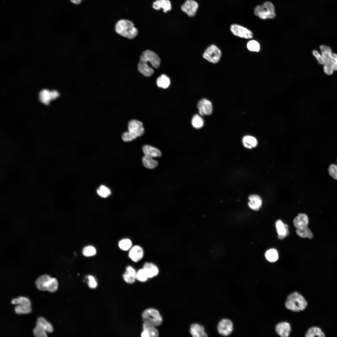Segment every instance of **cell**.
I'll return each mask as SVG.
<instances>
[{"label": "cell", "instance_id": "obj_1", "mask_svg": "<svg viewBox=\"0 0 337 337\" xmlns=\"http://www.w3.org/2000/svg\"><path fill=\"white\" fill-rule=\"evenodd\" d=\"M116 32L120 36L129 39H133L138 35V30L134 23L128 20L118 21L115 26Z\"/></svg>", "mask_w": 337, "mask_h": 337}, {"label": "cell", "instance_id": "obj_2", "mask_svg": "<svg viewBox=\"0 0 337 337\" xmlns=\"http://www.w3.org/2000/svg\"><path fill=\"white\" fill-rule=\"evenodd\" d=\"M307 305V302L304 297L297 292L290 294L287 297L285 306L288 309L295 312L304 310Z\"/></svg>", "mask_w": 337, "mask_h": 337}, {"label": "cell", "instance_id": "obj_3", "mask_svg": "<svg viewBox=\"0 0 337 337\" xmlns=\"http://www.w3.org/2000/svg\"><path fill=\"white\" fill-rule=\"evenodd\" d=\"M128 129V131L124 133L122 136L123 140L126 142L131 141L142 136L144 132L142 123L135 120H131L129 122Z\"/></svg>", "mask_w": 337, "mask_h": 337}, {"label": "cell", "instance_id": "obj_4", "mask_svg": "<svg viewBox=\"0 0 337 337\" xmlns=\"http://www.w3.org/2000/svg\"><path fill=\"white\" fill-rule=\"evenodd\" d=\"M254 13L262 19H272L276 15L273 5L268 1L264 2L262 5L256 6L254 9Z\"/></svg>", "mask_w": 337, "mask_h": 337}, {"label": "cell", "instance_id": "obj_5", "mask_svg": "<svg viewBox=\"0 0 337 337\" xmlns=\"http://www.w3.org/2000/svg\"><path fill=\"white\" fill-rule=\"evenodd\" d=\"M142 317L143 322H146L156 327L161 325L163 319L159 311L154 308H149L142 312Z\"/></svg>", "mask_w": 337, "mask_h": 337}, {"label": "cell", "instance_id": "obj_6", "mask_svg": "<svg viewBox=\"0 0 337 337\" xmlns=\"http://www.w3.org/2000/svg\"><path fill=\"white\" fill-rule=\"evenodd\" d=\"M221 55L220 49L216 45H211L205 50L203 56L209 62L215 64L219 61Z\"/></svg>", "mask_w": 337, "mask_h": 337}, {"label": "cell", "instance_id": "obj_7", "mask_svg": "<svg viewBox=\"0 0 337 337\" xmlns=\"http://www.w3.org/2000/svg\"><path fill=\"white\" fill-rule=\"evenodd\" d=\"M230 30L234 35L247 39L252 38V32L247 28L237 24H233L230 27Z\"/></svg>", "mask_w": 337, "mask_h": 337}, {"label": "cell", "instance_id": "obj_8", "mask_svg": "<svg viewBox=\"0 0 337 337\" xmlns=\"http://www.w3.org/2000/svg\"><path fill=\"white\" fill-rule=\"evenodd\" d=\"M217 330L220 335L224 336H228L230 335L233 331V323L229 319H222L218 323Z\"/></svg>", "mask_w": 337, "mask_h": 337}, {"label": "cell", "instance_id": "obj_9", "mask_svg": "<svg viewBox=\"0 0 337 337\" xmlns=\"http://www.w3.org/2000/svg\"><path fill=\"white\" fill-rule=\"evenodd\" d=\"M140 58L149 61L152 66L155 68H158L160 66V58L154 52L151 50H147L144 51L141 53Z\"/></svg>", "mask_w": 337, "mask_h": 337}, {"label": "cell", "instance_id": "obj_10", "mask_svg": "<svg viewBox=\"0 0 337 337\" xmlns=\"http://www.w3.org/2000/svg\"><path fill=\"white\" fill-rule=\"evenodd\" d=\"M198 3L193 0H187L181 7V10L189 17L195 16L198 8Z\"/></svg>", "mask_w": 337, "mask_h": 337}, {"label": "cell", "instance_id": "obj_11", "mask_svg": "<svg viewBox=\"0 0 337 337\" xmlns=\"http://www.w3.org/2000/svg\"><path fill=\"white\" fill-rule=\"evenodd\" d=\"M156 326L147 322H144L143 324V331L141 334L142 337H157L159 332Z\"/></svg>", "mask_w": 337, "mask_h": 337}, {"label": "cell", "instance_id": "obj_12", "mask_svg": "<svg viewBox=\"0 0 337 337\" xmlns=\"http://www.w3.org/2000/svg\"><path fill=\"white\" fill-rule=\"evenodd\" d=\"M199 114L201 115H209L212 112V105L209 100L203 99L199 100L197 104Z\"/></svg>", "mask_w": 337, "mask_h": 337}, {"label": "cell", "instance_id": "obj_13", "mask_svg": "<svg viewBox=\"0 0 337 337\" xmlns=\"http://www.w3.org/2000/svg\"><path fill=\"white\" fill-rule=\"evenodd\" d=\"M144 255V251L142 248L137 245L131 247L129 253V257L134 262H138L141 260Z\"/></svg>", "mask_w": 337, "mask_h": 337}, {"label": "cell", "instance_id": "obj_14", "mask_svg": "<svg viewBox=\"0 0 337 337\" xmlns=\"http://www.w3.org/2000/svg\"><path fill=\"white\" fill-rule=\"evenodd\" d=\"M275 330L277 334L280 336L288 337L291 331L290 325L286 322L279 323L276 326Z\"/></svg>", "mask_w": 337, "mask_h": 337}, {"label": "cell", "instance_id": "obj_15", "mask_svg": "<svg viewBox=\"0 0 337 337\" xmlns=\"http://www.w3.org/2000/svg\"><path fill=\"white\" fill-rule=\"evenodd\" d=\"M309 219L307 215L304 213H300L293 219V224L296 229H300L308 227Z\"/></svg>", "mask_w": 337, "mask_h": 337}, {"label": "cell", "instance_id": "obj_16", "mask_svg": "<svg viewBox=\"0 0 337 337\" xmlns=\"http://www.w3.org/2000/svg\"><path fill=\"white\" fill-rule=\"evenodd\" d=\"M275 225L279 238L281 240L284 239L289 233L288 225L279 219L276 221Z\"/></svg>", "mask_w": 337, "mask_h": 337}, {"label": "cell", "instance_id": "obj_17", "mask_svg": "<svg viewBox=\"0 0 337 337\" xmlns=\"http://www.w3.org/2000/svg\"><path fill=\"white\" fill-rule=\"evenodd\" d=\"M249 202L248 205L252 209L257 211L261 208L262 204L261 198L257 194H251L248 197Z\"/></svg>", "mask_w": 337, "mask_h": 337}, {"label": "cell", "instance_id": "obj_18", "mask_svg": "<svg viewBox=\"0 0 337 337\" xmlns=\"http://www.w3.org/2000/svg\"><path fill=\"white\" fill-rule=\"evenodd\" d=\"M190 333L193 337H205L208 336L204 327L198 323H194L191 325Z\"/></svg>", "mask_w": 337, "mask_h": 337}, {"label": "cell", "instance_id": "obj_19", "mask_svg": "<svg viewBox=\"0 0 337 337\" xmlns=\"http://www.w3.org/2000/svg\"><path fill=\"white\" fill-rule=\"evenodd\" d=\"M138 69L140 73L146 77L150 76L154 72L147 61L140 59L138 64Z\"/></svg>", "mask_w": 337, "mask_h": 337}, {"label": "cell", "instance_id": "obj_20", "mask_svg": "<svg viewBox=\"0 0 337 337\" xmlns=\"http://www.w3.org/2000/svg\"><path fill=\"white\" fill-rule=\"evenodd\" d=\"M144 155L153 158L159 157L162 155L161 151L158 149L149 145H145L142 147Z\"/></svg>", "mask_w": 337, "mask_h": 337}, {"label": "cell", "instance_id": "obj_21", "mask_svg": "<svg viewBox=\"0 0 337 337\" xmlns=\"http://www.w3.org/2000/svg\"><path fill=\"white\" fill-rule=\"evenodd\" d=\"M152 6L156 10L163 8L165 13L170 10L172 8L171 2L169 0H157L154 2Z\"/></svg>", "mask_w": 337, "mask_h": 337}, {"label": "cell", "instance_id": "obj_22", "mask_svg": "<svg viewBox=\"0 0 337 337\" xmlns=\"http://www.w3.org/2000/svg\"><path fill=\"white\" fill-rule=\"evenodd\" d=\"M143 268L146 271L149 278L156 276L159 273V270L157 266L151 262L145 263L143 265Z\"/></svg>", "mask_w": 337, "mask_h": 337}, {"label": "cell", "instance_id": "obj_23", "mask_svg": "<svg viewBox=\"0 0 337 337\" xmlns=\"http://www.w3.org/2000/svg\"><path fill=\"white\" fill-rule=\"evenodd\" d=\"M51 278L47 274L43 275L38 277L35 282L37 289L40 291H46V285Z\"/></svg>", "mask_w": 337, "mask_h": 337}, {"label": "cell", "instance_id": "obj_24", "mask_svg": "<svg viewBox=\"0 0 337 337\" xmlns=\"http://www.w3.org/2000/svg\"><path fill=\"white\" fill-rule=\"evenodd\" d=\"M305 336L306 337L315 336L324 337L325 336V335L323 331L319 327L312 326L308 329L305 333Z\"/></svg>", "mask_w": 337, "mask_h": 337}, {"label": "cell", "instance_id": "obj_25", "mask_svg": "<svg viewBox=\"0 0 337 337\" xmlns=\"http://www.w3.org/2000/svg\"><path fill=\"white\" fill-rule=\"evenodd\" d=\"M142 164L144 166L149 169H153L158 165V162L153 158L144 155L142 158Z\"/></svg>", "mask_w": 337, "mask_h": 337}, {"label": "cell", "instance_id": "obj_26", "mask_svg": "<svg viewBox=\"0 0 337 337\" xmlns=\"http://www.w3.org/2000/svg\"><path fill=\"white\" fill-rule=\"evenodd\" d=\"M320 49L321 54L325 61V63L332 58L333 54L331 48L329 46L325 45L320 46Z\"/></svg>", "mask_w": 337, "mask_h": 337}, {"label": "cell", "instance_id": "obj_27", "mask_svg": "<svg viewBox=\"0 0 337 337\" xmlns=\"http://www.w3.org/2000/svg\"><path fill=\"white\" fill-rule=\"evenodd\" d=\"M242 142L244 146L249 149L255 147L257 144V141L256 139L253 137L249 135L243 137Z\"/></svg>", "mask_w": 337, "mask_h": 337}, {"label": "cell", "instance_id": "obj_28", "mask_svg": "<svg viewBox=\"0 0 337 337\" xmlns=\"http://www.w3.org/2000/svg\"><path fill=\"white\" fill-rule=\"evenodd\" d=\"M156 83L159 87L166 89L168 88L170 85V80L166 75H162L157 78Z\"/></svg>", "mask_w": 337, "mask_h": 337}, {"label": "cell", "instance_id": "obj_29", "mask_svg": "<svg viewBox=\"0 0 337 337\" xmlns=\"http://www.w3.org/2000/svg\"><path fill=\"white\" fill-rule=\"evenodd\" d=\"M296 233L299 237L303 238H312L313 237V233L308 227L300 229H296Z\"/></svg>", "mask_w": 337, "mask_h": 337}, {"label": "cell", "instance_id": "obj_30", "mask_svg": "<svg viewBox=\"0 0 337 337\" xmlns=\"http://www.w3.org/2000/svg\"><path fill=\"white\" fill-rule=\"evenodd\" d=\"M39 95L40 100L45 105H48L51 100L50 91L47 90H42L40 92Z\"/></svg>", "mask_w": 337, "mask_h": 337}, {"label": "cell", "instance_id": "obj_31", "mask_svg": "<svg viewBox=\"0 0 337 337\" xmlns=\"http://www.w3.org/2000/svg\"><path fill=\"white\" fill-rule=\"evenodd\" d=\"M266 260L270 262H275L278 259V255L277 251L274 249L267 250L265 254Z\"/></svg>", "mask_w": 337, "mask_h": 337}, {"label": "cell", "instance_id": "obj_32", "mask_svg": "<svg viewBox=\"0 0 337 337\" xmlns=\"http://www.w3.org/2000/svg\"><path fill=\"white\" fill-rule=\"evenodd\" d=\"M37 323L42 326L49 333H51L53 330V328L51 324L42 317H39L37 318Z\"/></svg>", "mask_w": 337, "mask_h": 337}, {"label": "cell", "instance_id": "obj_33", "mask_svg": "<svg viewBox=\"0 0 337 337\" xmlns=\"http://www.w3.org/2000/svg\"><path fill=\"white\" fill-rule=\"evenodd\" d=\"M11 302L15 305H20L27 306H30L31 305L30 301L29 299L23 296L14 298L11 300Z\"/></svg>", "mask_w": 337, "mask_h": 337}, {"label": "cell", "instance_id": "obj_34", "mask_svg": "<svg viewBox=\"0 0 337 337\" xmlns=\"http://www.w3.org/2000/svg\"><path fill=\"white\" fill-rule=\"evenodd\" d=\"M191 123L193 127L197 129H199L203 126L204 121L200 115L196 114L193 117Z\"/></svg>", "mask_w": 337, "mask_h": 337}, {"label": "cell", "instance_id": "obj_35", "mask_svg": "<svg viewBox=\"0 0 337 337\" xmlns=\"http://www.w3.org/2000/svg\"><path fill=\"white\" fill-rule=\"evenodd\" d=\"M58 283L57 279L55 278H51L46 285V291L54 292L57 289Z\"/></svg>", "mask_w": 337, "mask_h": 337}, {"label": "cell", "instance_id": "obj_36", "mask_svg": "<svg viewBox=\"0 0 337 337\" xmlns=\"http://www.w3.org/2000/svg\"><path fill=\"white\" fill-rule=\"evenodd\" d=\"M46 331L42 326L36 322V326L33 330V334L36 337H46L47 336Z\"/></svg>", "mask_w": 337, "mask_h": 337}, {"label": "cell", "instance_id": "obj_37", "mask_svg": "<svg viewBox=\"0 0 337 337\" xmlns=\"http://www.w3.org/2000/svg\"><path fill=\"white\" fill-rule=\"evenodd\" d=\"M248 49L251 51L258 52L260 49V46L259 42L255 40L249 41L247 44Z\"/></svg>", "mask_w": 337, "mask_h": 337}, {"label": "cell", "instance_id": "obj_38", "mask_svg": "<svg viewBox=\"0 0 337 337\" xmlns=\"http://www.w3.org/2000/svg\"><path fill=\"white\" fill-rule=\"evenodd\" d=\"M118 245L119 247L121 249L126 251L131 248L132 245V242L129 239L125 238L120 240Z\"/></svg>", "mask_w": 337, "mask_h": 337}, {"label": "cell", "instance_id": "obj_39", "mask_svg": "<svg viewBox=\"0 0 337 337\" xmlns=\"http://www.w3.org/2000/svg\"><path fill=\"white\" fill-rule=\"evenodd\" d=\"M136 277L137 280L141 282H145L149 278L146 271L143 268L136 272Z\"/></svg>", "mask_w": 337, "mask_h": 337}, {"label": "cell", "instance_id": "obj_40", "mask_svg": "<svg viewBox=\"0 0 337 337\" xmlns=\"http://www.w3.org/2000/svg\"><path fill=\"white\" fill-rule=\"evenodd\" d=\"M98 194L102 198H106L110 196L111 193L110 190L105 186L101 185L97 190Z\"/></svg>", "mask_w": 337, "mask_h": 337}, {"label": "cell", "instance_id": "obj_41", "mask_svg": "<svg viewBox=\"0 0 337 337\" xmlns=\"http://www.w3.org/2000/svg\"><path fill=\"white\" fill-rule=\"evenodd\" d=\"M14 311L17 314H28L31 311L30 306L17 305L14 307Z\"/></svg>", "mask_w": 337, "mask_h": 337}, {"label": "cell", "instance_id": "obj_42", "mask_svg": "<svg viewBox=\"0 0 337 337\" xmlns=\"http://www.w3.org/2000/svg\"><path fill=\"white\" fill-rule=\"evenodd\" d=\"M323 65L324 71L326 74L330 75L333 74L334 70L332 58L326 62Z\"/></svg>", "mask_w": 337, "mask_h": 337}, {"label": "cell", "instance_id": "obj_43", "mask_svg": "<svg viewBox=\"0 0 337 337\" xmlns=\"http://www.w3.org/2000/svg\"><path fill=\"white\" fill-rule=\"evenodd\" d=\"M83 255L86 256H91L95 255L96 253L95 248L92 246L85 247L83 250Z\"/></svg>", "mask_w": 337, "mask_h": 337}, {"label": "cell", "instance_id": "obj_44", "mask_svg": "<svg viewBox=\"0 0 337 337\" xmlns=\"http://www.w3.org/2000/svg\"><path fill=\"white\" fill-rule=\"evenodd\" d=\"M330 175L334 179L337 180V164H331L328 168Z\"/></svg>", "mask_w": 337, "mask_h": 337}, {"label": "cell", "instance_id": "obj_45", "mask_svg": "<svg viewBox=\"0 0 337 337\" xmlns=\"http://www.w3.org/2000/svg\"><path fill=\"white\" fill-rule=\"evenodd\" d=\"M123 277L125 282L130 284L133 283L136 279L135 276L130 274L126 271L123 274Z\"/></svg>", "mask_w": 337, "mask_h": 337}, {"label": "cell", "instance_id": "obj_46", "mask_svg": "<svg viewBox=\"0 0 337 337\" xmlns=\"http://www.w3.org/2000/svg\"><path fill=\"white\" fill-rule=\"evenodd\" d=\"M313 56L315 57L318 62L320 65H324L325 61L321 54L316 50H314L312 51Z\"/></svg>", "mask_w": 337, "mask_h": 337}, {"label": "cell", "instance_id": "obj_47", "mask_svg": "<svg viewBox=\"0 0 337 337\" xmlns=\"http://www.w3.org/2000/svg\"><path fill=\"white\" fill-rule=\"evenodd\" d=\"M87 278L89 280L88 284L89 287L92 289L95 288L97 286V284L95 278L91 275H89Z\"/></svg>", "mask_w": 337, "mask_h": 337}, {"label": "cell", "instance_id": "obj_48", "mask_svg": "<svg viewBox=\"0 0 337 337\" xmlns=\"http://www.w3.org/2000/svg\"><path fill=\"white\" fill-rule=\"evenodd\" d=\"M332 59L334 71H337V54L333 53Z\"/></svg>", "mask_w": 337, "mask_h": 337}, {"label": "cell", "instance_id": "obj_49", "mask_svg": "<svg viewBox=\"0 0 337 337\" xmlns=\"http://www.w3.org/2000/svg\"><path fill=\"white\" fill-rule=\"evenodd\" d=\"M59 93L55 90L50 91V95L51 100H54L59 96Z\"/></svg>", "mask_w": 337, "mask_h": 337}, {"label": "cell", "instance_id": "obj_50", "mask_svg": "<svg viewBox=\"0 0 337 337\" xmlns=\"http://www.w3.org/2000/svg\"><path fill=\"white\" fill-rule=\"evenodd\" d=\"M82 0H70L71 2L76 5L80 4Z\"/></svg>", "mask_w": 337, "mask_h": 337}]
</instances>
